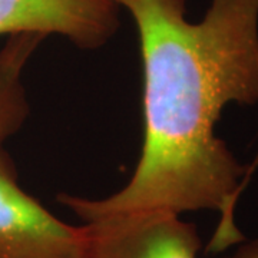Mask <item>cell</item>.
<instances>
[{
    "mask_svg": "<svg viewBox=\"0 0 258 258\" xmlns=\"http://www.w3.org/2000/svg\"><path fill=\"white\" fill-rule=\"evenodd\" d=\"M134 19L144 71V144L135 172L102 200L60 194L82 221L134 211H218L208 245L245 240L234 212L247 168L215 135L230 103H258V0H211L200 22L186 0H113Z\"/></svg>",
    "mask_w": 258,
    "mask_h": 258,
    "instance_id": "cell-1",
    "label": "cell"
},
{
    "mask_svg": "<svg viewBox=\"0 0 258 258\" xmlns=\"http://www.w3.org/2000/svg\"><path fill=\"white\" fill-rule=\"evenodd\" d=\"M82 258H198L192 222L165 211L116 212L83 221Z\"/></svg>",
    "mask_w": 258,
    "mask_h": 258,
    "instance_id": "cell-2",
    "label": "cell"
},
{
    "mask_svg": "<svg viewBox=\"0 0 258 258\" xmlns=\"http://www.w3.org/2000/svg\"><path fill=\"white\" fill-rule=\"evenodd\" d=\"M83 225L60 221L19 185L0 145V258H82Z\"/></svg>",
    "mask_w": 258,
    "mask_h": 258,
    "instance_id": "cell-3",
    "label": "cell"
},
{
    "mask_svg": "<svg viewBox=\"0 0 258 258\" xmlns=\"http://www.w3.org/2000/svg\"><path fill=\"white\" fill-rule=\"evenodd\" d=\"M119 9L113 0H0V36L57 35L95 50L119 30Z\"/></svg>",
    "mask_w": 258,
    "mask_h": 258,
    "instance_id": "cell-4",
    "label": "cell"
},
{
    "mask_svg": "<svg viewBox=\"0 0 258 258\" xmlns=\"http://www.w3.org/2000/svg\"><path fill=\"white\" fill-rule=\"evenodd\" d=\"M46 36L39 33L12 35L0 49V145L23 126L29 115L23 71Z\"/></svg>",
    "mask_w": 258,
    "mask_h": 258,
    "instance_id": "cell-5",
    "label": "cell"
},
{
    "mask_svg": "<svg viewBox=\"0 0 258 258\" xmlns=\"http://www.w3.org/2000/svg\"><path fill=\"white\" fill-rule=\"evenodd\" d=\"M225 258H258V240L247 241L241 244L231 255Z\"/></svg>",
    "mask_w": 258,
    "mask_h": 258,
    "instance_id": "cell-6",
    "label": "cell"
}]
</instances>
